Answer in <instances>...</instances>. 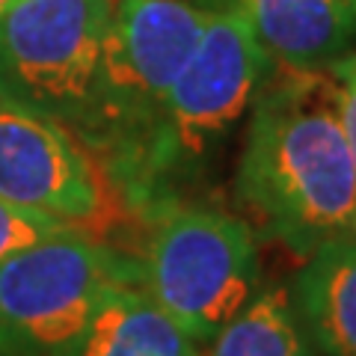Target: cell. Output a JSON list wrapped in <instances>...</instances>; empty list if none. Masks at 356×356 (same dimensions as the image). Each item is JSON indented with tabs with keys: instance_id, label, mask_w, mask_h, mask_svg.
I'll list each match as a JSON object with an SVG mask.
<instances>
[{
	"instance_id": "cell-1",
	"label": "cell",
	"mask_w": 356,
	"mask_h": 356,
	"mask_svg": "<svg viewBox=\"0 0 356 356\" xmlns=\"http://www.w3.org/2000/svg\"><path fill=\"white\" fill-rule=\"evenodd\" d=\"M235 196L267 238L297 255L353 232L356 163L341 125V86L324 69L261 81L243 143Z\"/></svg>"
},
{
	"instance_id": "cell-2",
	"label": "cell",
	"mask_w": 356,
	"mask_h": 356,
	"mask_svg": "<svg viewBox=\"0 0 356 356\" xmlns=\"http://www.w3.org/2000/svg\"><path fill=\"white\" fill-rule=\"evenodd\" d=\"M270 69V54L250 18L232 3L211 9L196 51L172 81L163 104L122 178L137 199L175 172H187L238 125Z\"/></svg>"
},
{
	"instance_id": "cell-3",
	"label": "cell",
	"mask_w": 356,
	"mask_h": 356,
	"mask_svg": "<svg viewBox=\"0 0 356 356\" xmlns=\"http://www.w3.org/2000/svg\"><path fill=\"white\" fill-rule=\"evenodd\" d=\"M113 0H13L0 13V102L86 146Z\"/></svg>"
},
{
	"instance_id": "cell-4",
	"label": "cell",
	"mask_w": 356,
	"mask_h": 356,
	"mask_svg": "<svg viewBox=\"0 0 356 356\" xmlns=\"http://www.w3.org/2000/svg\"><path fill=\"white\" fill-rule=\"evenodd\" d=\"M211 9L187 0H116L102 44L86 146L122 170L149 134L166 92L196 51ZM113 172V175H116ZM116 181V178H113Z\"/></svg>"
},
{
	"instance_id": "cell-5",
	"label": "cell",
	"mask_w": 356,
	"mask_h": 356,
	"mask_svg": "<svg viewBox=\"0 0 356 356\" xmlns=\"http://www.w3.org/2000/svg\"><path fill=\"white\" fill-rule=\"evenodd\" d=\"M143 282L193 341H211L259 294L252 229L214 208L163 202L152 222Z\"/></svg>"
},
{
	"instance_id": "cell-6",
	"label": "cell",
	"mask_w": 356,
	"mask_h": 356,
	"mask_svg": "<svg viewBox=\"0 0 356 356\" xmlns=\"http://www.w3.org/2000/svg\"><path fill=\"white\" fill-rule=\"evenodd\" d=\"M140 270L83 232H63L0 261V348L65 356L98 303Z\"/></svg>"
},
{
	"instance_id": "cell-7",
	"label": "cell",
	"mask_w": 356,
	"mask_h": 356,
	"mask_svg": "<svg viewBox=\"0 0 356 356\" xmlns=\"http://www.w3.org/2000/svg\"><path fill=\"white\" fill-rule=\"evenodd\" d=\"M0 199L42 211L83 235L122 222L125 202L102 158L72 131L0 102Z\"/></svg>"
},
{
	"instance_id": "cell-8",
	"label": "cell",
	"mask_w": 356,
	"mask_h": 356,
	"mask_svg": "<svg viewBox=\"0 0 356 356\" xmlns=\"http://www.w3.org/2000/svg\"><path fill=\"white\" fill-rule=\"evenodd\" d=\"M250 18L270 60L324 69L356 39V0H226Z\"/></svg>"
},
{
	"instance_id": "cell-9",
	"label": "cell",
	"mask_w": 356,
	"mask_h": 356,
	"mask_svg": "<svg viewBox=\"0 0 356 356\" xmlns=\"http://www.w3.org/2000/svg\"><path fill=\"white\" fill-rule=\"evenodd\" d=\"M291 303L318 353L356 356V232L330 238L309 255Z\"/></svg>"
},
{
	"instance_id": "cell-10",
	"label": "cell",
	"mask_w": 356,
	"mask_h": 356,
	"mask_svg": "<svg viewBox=\"0 0 356 356\" xmlns=\"http://www.w3.org/2000/svg\"><path fill=\"white\" fill-rule=\"evenodd\" d=\"M65 356H205L154 300L119 282L92 312L83 336Z\"/></svg>"
},
{
	"instance_id": "cell-11",
	"label": "cell",
	"mask_w": 356,
	"mask_h": 356,
	"mask_svg": "<svg viewBox=\"0 0 356 356\" xmlns=\"http://www.w3.org/2000/svg\"><path fill=\"white\" fill-rule=\"evenodd\" d=\"M211 341L208 356H315L300 327L291 291L282 285L259 291Z\"/></svg>"
},
{
	"instance_id": "cell-12",
	"label": "cell",
	"mask_w": 356,
	"mask_h": 356,
	"mask_svg": "<svg viewBox=\"0 0 356 356\" xmlns=\"http://www.w3.org/2000/svg\"><path fill=\"white\" fill-rule=\"evenodd\" d=\"M63 232H77V229H72L69 222H63L57 217L42 214V211L21 208L15 202L0 199V261L44 238L63 235Z\"/></svg>"
},
{
	"instance_id": "cell-13",
	"label": "cell",
	"mask_w": 356,
	"mask_h": 356,
	"mask_svg": "<svg viewBox=\"0 0 356 356\" xmlns=\"http://www.w3.org/2000/svg\"><path fill=\"white\" fill-rule=\"evenodd\" d=\"M330 72L336 74V81L341 86V125L356 163V54L330 63Z\"/></svg>"
},
{
	"instance_id": "cell-14",
	"label": "cell",
	"mask_w": 356,
	"mask_h": 356,
	"mask_svg": "<svg viewBox=\"0 0 356 356\" xmlns=\"http://www.w3.org/2000/svg\"><path fill=\"white\" fill-rule=\"evenodd\" d=\"M0 356H30V353H21V350H13V348H0Z\"/></svg>"
},
{
	"instance_id": "cell-15",
	"label": "cell",
	"mask_w": 356,
	"mask_h": 356,
	"mask_svg": "<svg viewBox=\"0 0 356 356\" xmlns=\"http://www.w3.org/2000/svg\"><path fill=\"white\" fill-rule=\"evenodd\" d=\"M9 3H13V0H0V13H3V9H6Z\"/></svg>"
},
{
	"instance_id": "cell-16",
	"label": "cell",
	"mask_w": 356,
	"mask_h": 356,
	"mask_svg": "<svg viewBox=\"0 0 356 356\" xmlns=\"http://www.w3.org/2000/svg\"><path fill=\"white\" fill-rule=\"evenodd\" d=\"M353 232H356V222H353Z\"/></svg>"
}]
</instances>
